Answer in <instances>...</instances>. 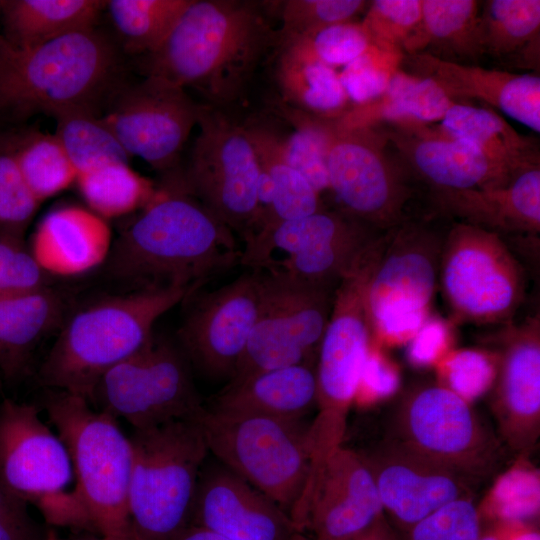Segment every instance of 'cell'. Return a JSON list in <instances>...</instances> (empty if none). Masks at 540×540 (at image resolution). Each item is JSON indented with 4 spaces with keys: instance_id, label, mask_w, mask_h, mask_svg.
<instances>
[{
    "instance_id": "obj_18",
    "label": "cell",
    "mask_w": 540,
    "mask_h": 540,
    "mask_svg": "<svg viewBox=\"0 0 540 540\" xmlns=\"http://www.w3.org/2000/svg\"><path fill=\"white\" fill-rule=\"evenodd\" d=\"M259 298L258 269L199 296L178 330L190 365L210 379L229 381L255 324Z\"/></svg>"
},
{
    "instance_id": "obj_3",
    "label": "cell",
    "mask_w": 540,
    "mask_h": 540,
    "mask_svg": "<svg viewBox=\"0 0 540 540\" xmlns=\"http://www.w3.org/2000/svg\"><path fill=\"white\" fill-rule=\"evenodd\" d=\"M194 292L181 285L146 287L77 310L40 366L41 384L89 402L100 378L148 344L157 320Z\"/></svg>"
},
{
    "instance_id": "obj_26",
    "label": "cell",
    "mask_w": 540,
    "mask_h": 540,
    "mask_svg": "<svg viewBox=\"0 0 540 540\" xmlns=\"http://www.w3.org/2000/svg\"><path fill=\"white\" fill-rule=\"evenodd\" d=\"M112 245L107 220L88 207L64 205L42 218L28 246L47 275L72 277L106 263Z\"/></svg>"
},
{
    "instance_id": "obj_16",
    "label": "cell",
    "mask_w": 540,
    "mask_h": 540,
    "mask_svg": "<svg viewBox=\"0 0 540 540\" xmlns=\"http://www.w3.org/2000/svg\"><path fill=\"white\" fill-rule=\"evenodd\" d=\"M396 428V441L478 482L501 458V443L470 403L441 384L407 395Z\"/></svg>"
},
{
    "instance_id": "obj_52",
    "label": "cell",
    "mask_w": 540,
    "mask_h": 540,
    "mask_svg": "<svg viewBox=\"0 0 540 540\" xmlns=\"http://www.w3.org/2000/svg\"><path fill=\"white\" fill-rule=\"evenodd\" d=\"M29 503L0 482V540H46L52 527L37 521Z\"/></svg>"
},
{
    "instance_id": "obj_24",
    "label": "cell",
    "mask_w": 540,
    "mask_h": 540,
    "mask_svg": "<svg viewBox=\"0 0 540 540\" xmlns=\"http://www.w3.org/2000/svg\"><path fill=\"white\" fill-rule=\"evenodd\" d=\"M401 68L434 80L453 100L481 101L540 132V77L536 74L483 68L427 53L404 54Z\"/></svg>"
},
{
    "instance_id": "obj_37",
    "label": "cell",
    "mask_w": 540,
    "mask_h": 540,
    "mask_svg": "<svg viewBox=\"0 0 540 540\" xmlns=\"http://www.w3.org/2000/svg\"><path fill=\"white\" fill-rule=\"evenodd\" d=\"M190 0H110L106 3L124 50L147 55L168 36Z\"/></svg>"
},
{
    "instance_id": "obj_4",
    "label": "cell",
    "mask_w": 540,
    "mask_h": 540,
    "mask_svg": "<svg viewBox=\"0 0 540 540\" xmlns=\"http://www.w3.org/2000/svg\"><path fill=\"white\" fill-rule=\"evenodd\" d=\"M115 45L95 28L28 47L0 38V120L75 108L96 111L118 69Z\"/></svg>"
},
{
    "instance_id": "obj_8",
    "label": "cell",
    "mask_w": 540,
    "mask_h": 540,
    "mask_svg": "<svg viewBox=\"0 0 540 540\" xmlns=\"http://www.w3.org/2000/svg\"><path fill=\"white\" fill-rule=\"evenodd\" d=\"M436 213L414 216L387 231L367 289L374 342L406 344L432 314L450 223Z\"/></svg>"
},
{
    "instance_id": "obj_41",
    "label": "cell",
    "mask_w": 540,
    "mask_h": 540,
    "mask_svg": "<svg viewBox=\"0 0 540 540\" xmlns=\"http://www.w3.org/2000/svg\"><path fill=\"white\" fill-rule=\"evenodd\" d=\"M539 473L517 464L495 482L485 503L486 513L500 524H524L539 513Z\"/></svg>"
},
{
    "instance_id": "obj_55",
    "label": "cell",
    "mask_w": 540,
    "mask_h": 540,
    "mask_svg": "<svg viewBox=\"0 0 540 540\" xmlns=\"http://www.w3.org/2000/svg\"><path fill=\"white\" fill-rule=\"evenodd\" d=\"M507 532L502 530L504 540H540L539 533L524 524H503Z\"/></svg>"
},
{
    "instance_id": "obj_48",
    "label": "cell",
    "mask_w": 540,
    "mask_h": 540,
    "mask_svg": "<svg viewBox=\"0 0 540 540\" xmlns=\"http://www.w3.org/2000/svg\"><path fill=\"white\" fill-rule=\"evenodd\" d=\"M481 515L472 497L452 501L403 532L400 540H479Z\"/></svg>"
},
{
    "instance_id": "obj_31",
    "label": "cell",
    "mask_w": 540,
    "mask_h": 540,
    "mask_svg": "<svg viewBox=\"0 0 540 540\" xmlns=\"http://www.w3.org/2000/svg\"><path fill=\"white\" fill-rule=\"evenodd\" d=\"M100 0H5L0 18L9 43L36 46L75 32L95 28L106 9Z\"/></svg>"
},
{
    "instance_id": "obj_47",
    "label": "cell",
    "mask_w": 540,
    "mask_h": 540,
    "mask_svg": "<svg viewBox=\"0 0 540 540\" xmlns=\"http://www.w3.org/2000/svg\"><path fill=\"white\" fill-rule=\"evenodd\" d=\"M278 44H290L335 68L345 66L359 57L369 48L371 42L361 22L349 21L329 25Z\"/></svg>"
},
{
    "instance_id": "obj_30",
    "label": "cell",
    "mask_w": 540,
    "mask_h": 540,
    "mask_svg": "<svg viewBox=\"0 0 540 540\" xmlns=\"http://www.w3.org/2000/svg\"><path fill=\"white\" fill-rule=\"evenodd\" d=\"M455 102L434 80L401 68L380 97L333 121L345 129L374 128L382 122L429 123L442 120Z\"/></svg>"
},
{
    "instance_id": "obj_45",
    "label": "cell",
    "mask_w": 540,
    "mask_h": 540,
    "mask_svg": "<svg viewBox=\"0 0 540 540\" xmlns=\"http://www.w3.org/2000/svg\"><path fill=\"white\" fill-rule=\"evenodd\" d=\"M403 57L402 52L371 44L339 73L349 100L362 105L380 97L401 69Z\"/></svg>"
},
{
    "instance_id": "obj_54",
    "label": "cell",
    "mask_w": 540,
    "mask_h": 540,
    "mask_svg": "<svg viewBox=\"0 0 540 540\" xmlns=\"http://www.w3.org/2000/svg\"><path fill=\"white\" fill-rule=\"evenodd\" d=\"M354 540H400V538L385 517Z\"/></svg>"
},
{
    "instance_id": "obj_40",
    "label": "cell",
    "mask_w": 540,
    "mask_h": 540,
    "mask_svg": "<svg viewBox=\"0 0 540 540\" xmlns=\"http://www.w3.org/2000/svg\"><path fill=\"white\" fill-rule=\"evenodd\" d=\"M279 108L294 127L287 137L280 136L284 156L321 196L329 191L324 121L284 104Z\"/></svg>"
},
{
    "instance_id": "obj_1",
    "label": "cell",
    "mask_w": 540,
    "mask_h": 540,
    "mask_svg": "<svg viewBox=\"0 0 540 540\" xmlns=\"http://www.w3.org/2000/svg\"><path fill=\"white\" fill-rule=\"evenodd\" d=\"M278 32L265 2L190 0L165 38L145 55V74L196 89L208 106H224L245 92Z\"/></svg>"
},
{
    "instance_id": "obj_6",
    "label": "cell",
    "mask_w": 540,
    "mask_h": 540,
    "mask_svg": "<svg viewBox=\"0 0 540 540\" xmlns=\"http://www.w3.org/2000/svg\"><path fill=\"white\" fill-rule=\"evenodd\" d=\"M129 513L138 540H170L189 523L209 449L199 418L133 429Z\"/></svg>"
},
{
    "instance_id": "obj_51",
    "label": "cell",
    "mask_w": 540,
    "mask_h": 540,
    "mask_svg": "<svg viewBox=\"0 0 540 540\" xmlns=\"http://www.w3.org/2000/svg\"><path fill=\"white\" fill-rule=\"evenodd\" d=\"M452 340V324L431 314L406 343L407 359L415 367L437 365L450 351Z\"/></svg>"
},
{
    "instance_id": "obj_22",
    "label": "cell",
    "mask_w": 540,
    "mask_h": 540,
    "mask_svg": "<svg viewBox=\"0 0 540 540\" xmlns=\"http://www.w3.org/2000/svg\"><path fill=\"white\" fill-rule=\"evenodd\" d=\"M188 525L230 540H291L296 531L278 505L224 465H203Z\"/></svg>"
},
{
    "instance_id": "obj_12",
    "label": "cell",
    "mask_w": 540,
    "mask_h": 540,
    "mask_svg": "<svg viewBox=\"0 0 540 540\" xmlns=\"http://www.w3.org/2000/svg\"><path fill=\"white\" fill-rule=\"evenodd\" d=\"M438 287L454 321L507 325L525 299L527 278L502 235L451 221Z\"/></svg>"
},
{
    "instance_id": "obj_15",
    "label": "cell",
    "mask_w": 540,
    "mask_h": 540,
    "mask_svg": "<svg viewBox=\"0 0 540 540\" xmlns=\"http://www.w3.org/2000/svg\"><path fill=\"white\" fill-rule=\"evenodd\" d=\"M186 170L173 176L233 233L245 239L257 216L259 165L246 129L206 104Z\"/></svg>"
},
{
    "instance_id": "obj_49",
    "label": "cell",
    "mask_w": 540,
    "mask_h": 540,
    "mask_svg": "<svg viewBox=\"0 0 540 540\" xmlns=\"http://www.w3.org/2000/svg\"><path fill=\"white\" fill-rule=\"evenodd\" d=\"M48 276L34 259L23 236L0 233V298L48 287Z\"/></svg>"
},
{
    "instance_id": "obj_36",
    "label": "cell",
    "mask_w": 540,
    "mask_h": 540,
    "mask_svg": "<svg viewBox=\"0 0 540 540\" xmlns=\"http://www.w3.org/2000/svg\"><path fill=\"white\" fill-rule=\"evenodd\" d=\"M75 185L88 208L107 221L137 213L157 192L151 180L123 161L79 173Z\"/></svg>"
},
{
    "instance_id": "obj_56",
    "label": "cell",
    "mask_w": 540,
    "mask_h": 540,
    "mask_svg": "<svg viewBox=\"0 0 540 540\" xmlns=\"http://www.w3.org/2000/svg\"><path fill=\"white\" fill-rule=\"evenodd\" d=\"M479 540H504V537L501 531H486L481 533Z\"/></svg>"
},
{
    "instance_id": "obj_38",
    "label": "cell",
    "mask_w": 540,
    "mask_h": 540,
    "mask_svg": "<svg viewBox=\"0 0 540 540\" xmlns=\"http://www.w3.org/2000/svg\"><path fill=\"white\" fill-rule=\"evenodd\" d=\"M52 118L56 122L55 135L77 175L110 162H129L130 156L96 111L68 109Z\"/></svg>"
},
{
    "instance_id": "obj_58",
    "label": "cell",
    "mask_w": 540,
    "mask_h": 540,
    "mask_svg": "<svg viewBox=\"0 0 540 540\" xmlns=\"http://www.w3.org/2000/svg\"><path fill=\"white\" fill-rule=\"evenodd\" d=\"M291 540H311L302 532L295 531L291 537Z\"/></svg>"
},
{
    "instance_id": "obj_53",
    "label": "cell",
    "mask_w": 540,
    "mask_h": 540,
    "mask_svg": "<svg viewBox=\"0 0 540 540\" xmlns=\"http://www.w3.org/2000/svg\"><path fill=\"white\" fill-rule=\"evenodd\" d=\"M170 540H230L217 533L195 525H187Z\"/></svg>"
},
{
    "instance_id": "obj_34",
    "label": "cell",
    "mask_w": 540,
    "mask_h": 540,
    "mask_svg": "<svg viewBox=\"0 0 540 540\" xmlns=\"http://www.w3.org/2000/svg\"><path fill=\"white\" fill-rule=\"evenodd\" d=\"M244 127L255 150L259 168L266 173L273 185L271 208L250 235L323 209L321 196L287 162L280 135L260 124H246Z\"/></svg>"
},
{
    "instance_id": "obj_13",
    "label": "cell",
    "mask_w": 540,
    "mask_h": 540,
    "mask_svg": "<svg viewBox=\"0 0 540 540\" xmlns=\"http://www.w3.org/2000/svg\"><path fill=\"white\" fill-rule=\"evenodd\" d=\"M190 367L179 346L154 336L100 378L89 403L133 429L197 419L205 405Z\"/></svg>"
},
{
    "instance_id": "obj_32",
    "label": "cell",
    "mask_w": 540,
    "mask_h": 540,
    "mask_svg": "<svg viewBox=\"0 0 540 540\" xmlns=\"http://www.w3.org/2000/svg\"><path fill=\"white\" fill-rule=\"evenodd\" d=\"M275 79L282 104L305 114L335 120L349 98L339 73L290 44H280Z\"/></svg>"
},
{
    "instance_id": "obj_35",
    "label": "cell",
    "mask_w": 540,
    "mask_h": 540,
    "mask_svg": "<svg viewBox=\"0 0 540 540\" xmlns=\"http://www.w3.org/2000/svg\"><path fill=\"white\" fill-rule=\"evenodd\" d=\"M479 28L483 55L520 66L538 65L539 0L484 1Z\"/></svg>"
},
{
    "instance_id": "obj_27",
    "label": "cell",
    "mask_w": 540,
    "mask_h": 540,
    "mask_svg": "<svg viewBox=\"0 0 540 540\" xmlns=\"http://www.w3.org/2000/svg\"><path fill=\"white\" fill-rule=\"evenodd\" d=\"M316 372L311 363L260 371L229 382L207 409L302 420L316 406Z\"/></svg>"
},
{
    "instance_id": "obj_59",
    "label": "cell",
    "mask_w": 540,
    "mask_h": 540,
    "mask_svg": "<svg viewBox=\"0 0 540 540\" xmlns=\"http://www.w3.org/2000/svg\"><path fill=\"white\" fill-rule=\"evenodd\" d=\"M1 36H2V35L0 34V38H1Z\"/></svg>"
},
{
    "instance_id": "obj_19",
    "label": "cell",
    "mask_w": 540,
    "mask_h": 540,
    "mask_svg": "<svg viewBox=\"0 0 540 540\" xmlns=\"http://www.w3.org/2000/svg\"><path fill=\"white\" fill-rule=\"evenodd\" d=\"M384 515L403 533L444 505L471 497L478 481L394 440L370 456Z\"/></svg>"
},
{
    "instance_id": "obj_21",
    "label": "cell",
    "mask_w": 540,
    "mask_h": 540,
    "mask_svg": "<svg viewBox=\"0 0 540 540\" xmlns=\"http://www.w3.org/2000/svg\"><path fill=\"white\" fill-rule=\"evenodd\" d=\"M500 336L492 408L502 441L528 453L540 431V318L507 324Z\"/></svg>"
},
{
    "instance_id": "obj_5",
    "label": "cell",
    "mask_w": 540,
    "mask_h": 540,
    "mask_svg": "<svg viewBox=\"0 0 540 540\" xmlns=\"http://www.w3.org/2000/svg\"><path fill=\"white\" fill-rule=\"evenodd\" d=\"M43 407L65 443L75 492L102 540H138L129 513L132 448L117 419L85 398L48 390Z\"/></svg>"
},
{
    "instance_id": "obj_43",
    "label": "cell",
    "mask_w": 540,
    "mask_h": 540,
    "mask_svg": "<svg viewBox=\"0 0 540 540\" xmlns=\"http://www.w3.org/2000/svg\"><path fill=\"white\" fill-rule=\"evenodd\" d=\"M443 386L471 403L492 389L498 369V353L463 348L449 351L437 363Z\"/></svg>"
},
{
    "instance_id": "obj_2",
    "label": "cell",
    "mask_w": 540,
    "mask_h": 540,
    "mask_svg": "<svg viewBox=\"0 0 540 540\" xmlns=\"http://www.w3.org/2000/svg\"><path fill=\"white\" fill-rule=\"evenodd\" d=\"M233 232L173 179L120 232L106 262L135 289L181 285L195 291L240 263Z\"/></svg>"
},
{
    "instance_id": "obj_33",
    "label": "cell",
    "mask_w": 540,
    "mask_h": 540,
    "mask_svg": "<svg viewBox=\"0 0 540 540\" xmlns=\"http://www.w3.org/2000/svg\"><path fill=\"white\" fill-rule=\"evenodd\" d=\"M476 0H422L420 26L404 54L427 53L463 63L482 54L480 11Z\"/></svg>"
},
{
    "instance_id": "obj_42",
    "label": "cell",
    "mask_w": 540,
    "mask_h": 540,
    "mask_svg": "<svg viewBox=\"0 0 540 540\" xmlns=\"http://www.w3.org/2000/svg\"><path fill=\"white\" fill-rule=\"evenodd\" d=\"M422 17V0H374L361 21L371 44L399 51L415 36Z\"/></svg>"
},
{
    "instance_id": "obj_20",
    "label": "cell",
    "mask_w": 540,
    "mask_h": 540,
    "mask_svg": "<svg viewBox=\"0 0 540 540\" xmlns=\"http://www.w3.org/2000/svg\"><path fill=\"white\" fill-rule=\"evenodd\" d=\"M385 517L364 457L341 445L319 470L297 531L310 530L311 540H354Z\"/></svg>"
},
{
    "instance_id": "obj_17",
    "label": "cell",
    "mask_w": 540,
    "mask_h": 540,
    "mask_svg": "<svg viewBox=\"0 0 540 540\" xmlns=\"http://www.w3.org/2000/svg\"><path fill=\"white\" fill-rule=\"evenodd\" d=\"M205 106L182 88L145 77L121 90L101 119L130 157L172 172Z\"/></svg>"
},
{
    "instance_id": "obj_25",
    "label": "cell",
    "mask_w": 540,
    "mask_h": 540,
    "mask_svg": "<svg viewBox=\"0 0 540 540\" xmlns=\"http://www.w3.org/2000/svg\"><path fill=\"white\" fill-rule=\"evenodd\" d=\"M433 212L505 235L532 236L540 232V166L496 189L429 191Z\"/></svg>"
},
{
    "instance_id": "obj_11",
    "label": "cell",
    "mask_w": 540,
    "mask_h": 540,
    "mask_svg": "<svg viewBox=\"0 0 540 540\" xmlns=\"http://www.w3.org/2000/svg\"><path fill=\"white\" fill-rule=\"evenodd\" d=\"M329 192L339 211L376 232L416 216V182L375 128L345 129L323 119Z\"/></svg>"
},
{
    "instance_id": "obj_23",
    "label": "cell",
    "mask_w": 540,
    "mask_h": 540,
    "mask_svg": "<svg viewBox=\"0 0 540 540\" xmlns=\"http://www.w3.org/2000/svg\"><path fill=\"white\" fill-rule=\"evenodd\" d=\"M385 138L415 181L429 191L496 189L513 179L495 167L473 142L433 134L416 123H394Z\"/></svg>"
},
{
    "instance_id": "obj_28",
    "label": "cell",
    "mask_w": 540,
    "mask_h": 540,
    "mask_svg": "<svg viewBox=\"0 0 540 540\" xmlns=\"http://www.w3.org/2000/svg\"><path fill=\"white\" fill-rule=\"evenodd\" d=\"M64 301L49 287L0 298V387L22 378L39 343L62 323Z\"/></svg>"
},
{
    "instance_id": "obj_10",
    "label": "cell",
    "mask_w": 540,
    "mask_h": 540,
    "mask_svg": "<svg viewBox=\"0 0 540 540\" xmlns=\"http://www.w3.org/2000/svg\"><path fill=\"white\" fill-rule=\"evenodd\" d=\"M69 451L42 420L36 405L5 398L0 402V482L36 506L51 527L92 530L75 491Z\"/></svg>"
},
{
    "instance_id": "obj_50",
    "label": "cell",
    "mask_w": 540,
    "mask_h": 540,
    "mask_svg": "<svg viewBox=\"0 0 540 540\" xmlns=\"http://www.w3.org/2000/svg\"><path fill=\"white\" fill-rule=\"evenodd\" d=\"M400 383L397 367L382 346L373 342L362 367L355 401L368 403L389 398L399 390Z\"/></svg>"
},
{
    "instance_id": "obj_9",
    "label": "cell",
    "mask_w": 540,
    "mask_h": 540,
    "mask_svg": "<svg viewBox=\"0 0 540 540\" xmlns=\"http://www.w3.org/2000/svg\"><path fill=\"white\" fill-rule=\"evenodd\" d=\"M199 421L209 453L290 517L311 475L310 424L220 413L206 406Z\"/></svg>"
},
{
    "instance_id": "obj_46",
    "label": "cell",
    "mask_w": 540,
    "mask_h": 540,
    "mask_svg": "<svg viewBox=\"0 0 540 540\" xmlns=\"http://www.w3.org/2000/svg\"><path fill=\"white\" fill-rule=\"evenodd\" d=\"M40 204L19 169L11 139H0V233L24 237Z\"/></svg>"
},
{
    "instance_id": "obj_29",
    "label": "cell",
    "mask_w": 540,
    "mask_h": 540,
    "mask_svg": "<svg viewBox=\"0 0 540 540\" xmlns=\"http://www.w3.org/2000/svg\"><path fill=\"white\" fill-rule=\"evenodd\" d=\"M442 132L473 142L511 179L539 165V149L494 110L455 102L441 120Z\"/></svg>"
},
{
    "instance_id": "obj_14",
    "label": "cell",
    "mask_w": 540,
    "mask_h": 540,
    "mask_svg": "<svg viewBox=\"0 0 540 540\" xmlns=\"http://www.w3.org/2000/svg\"><path fill=\"white\" fill-rule=\"evenodd\" d=\"M258 270L256 321L228 383L260 371L310 363L331 313L336 289L301 281L278 269Z\"/></svg>"
},
{
    "instance_id": "obj_57",
    "label": "cell",
    "mask_w": 540,
    "mask_h": 540,
    "mask_svg": "<svg viewBox=\"0 0 540 540\" xmlns=\"http://www.w3.org/2000/svg\"><path fill=\"white\" fill-rule=\"evenodd\" d=\"M46 540H102L101 538H77V539H64L58 537L53 528L50 529L48 537Z\"/></svg>"
},
{
    "instance_id": "obj_44",
    "label": "cell",
    "mask_w": 540,
    "mask_h": 540,
    "mask_svg": "<svg viewBox=\"0 0 540 540\" xmlns=\"http://www.w3.org/2000/svg\"><path fill=\"white\" fill-rule=\"evenodd\" d=\"M277 3L282 23L278 43L329 25L353 21L369 4L364 0H286Z\"/></svg>"
},
{
    "instance_id": "obj_39",
    "label": "cell",
    "mask_w": 540,
    "mask_h": 540,
    "mask_svg": "<svg viewBox=\"0 0 540 540\" xmlns=\"http://www.w3.org/2000/svg\"><path fill=\"white\" fill-rule=\"evenodd\" d=\"M11 146L25 181L41 203L75 185L76 169L55 133L34 131L11 139Z\"/></svg>"
},
{
    "instance_id": "obj_7",
    "label": "cell",
    "mask_w": 540,
    "mask_h": 540,
    "mask_svg": "<svg viewBox=\"0 0 540 540\" xmlns=\"http://www.w3.org/2000/svg\"><path fill=\"white\" fill-rule=\"evenodd\" d=\"M384 237L371 241L338 283L315 369L318 413L310 423L316 447L343 444L347 416L355 401L363 364L374 342L367 307L368 284Z\"/></svg>"
}]
</instances>
